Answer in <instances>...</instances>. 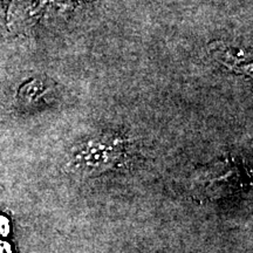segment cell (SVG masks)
Listing matches in <instances>:
<instances>
[{
    "mask_svg": "<svg viewBox=\"0 0 253 253\" xmlns=\"http://www.w3.org/2000/svg\"><path fill=\"white\" fill-rule=\"evenodd\" d=\"M121 147L118 138L97 136L79 145L72 157V164L79 171L93 173L109 169L116 162Z\"/></svg>",
    "mask_w": 253,
    "mask_h": 253,
    "instance_id": "6da1fadb",
    "label": "cell"
},
{
    "mask_svg": "<svg viewBox=\"0 0 253 253\" xmlns=\"http://www.w3.org/2000/svg\"><path fill=\"white\" fill-rule=\"evenodd\" d=\"M0 253H12L11 245L2 239H0Z\"/></svg>",
    "mask_w": 253,
    "mask_h": 253,
    "instance_id": "3957f363",
    "label": "cell"
},
{
    "mask_svg": "<svg viewBox=\"0 0 253 253\" xmlns=\"http://www.w3.org/2000/svg\"><path fill=\"white\" fill-rule=\"evenodd\" d=\"M9 233V221L7 218L0 214V239Z\"/></svg>",
    "mask_w": 253,
    "mask_h": 253,
    "instance_id": "7a4b0ae2",
    "label": "cell"
}]
</instances>
